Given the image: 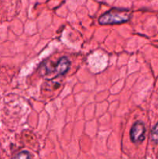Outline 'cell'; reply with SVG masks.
Segmentation results:
<instances>
[{
    "label": "cell",
    "instance_id": "obj_2",
    "mask_svg": "<svg viewBox=\"0 0 158 159\" xmlns=\"http://www.w3.org/2000/svg\"><path fill=\"white\" fill-rule=\"evenodd\" d=\"M145 126L142 122H136L130 130V139L133 143H140L145 138Z\"/></svg>",
    "mask_w": 158,
    "mask_h": 159
},
{
    "label": "cell",
    "instance_id": "obj_1",
    "mask_svg": "<svg viewBox=\"0 0 158 159\" xmlns=\"http://www.w3.org/2000/svg\"><path fill=\"white\" fill-rule=\"evenodd\" d=\"M131 18V12L128 9H112L108 11L99 18L102 25H113L125 23Z\"/></svg>",
    "mask_w": 158,
    "mask_h": 159
},
{
    "label": "cell",
    "instance_id": "obj_4",
    "mask_svg": "<svg viewBox=\"0 0 158 159\" xmlns=\"http://www.w3.org/2000/svg\"><path fill=\"white\" fill-rule=\"evenodd\" d=\"M151 139L153 142L158 144V123L154 126L151 131Z\"/></svg>",
    "mask_w": 158,
    "mask_h": 159
},
{
    "label": "cell",
    "instance_id": "obj_5",
    "mask_svg": "<svg viewBox=\"0 0 158 159\" xmlns=\"http://www.w3.org/2000/svg\"><path fill=\"white\" fill-rule=\"evenodd\" d=\"M12 159H30V155L26 151H23V152L17 154L15 156L13 157Z\"/></svg>",
    "mask_w": 158,
    "mask_h": 159
},
{
    "label": "cell",
    "instance_id": "obj_3",
    "mask_svg": "<svg viewBox=\"0 0 158 159\" xmlns=\"http://www.w3.org/2000/svg\"><path fill=\"white\" fill-rule=\"evenodd\" d=\"M71 62L68 60V57H63L58 61L57 65L54 67V71L58 75H62L65 74L69 70Z\"/></svg>",
    "mask_w": 158,
    "mask_h": 159
}]
</instances>
